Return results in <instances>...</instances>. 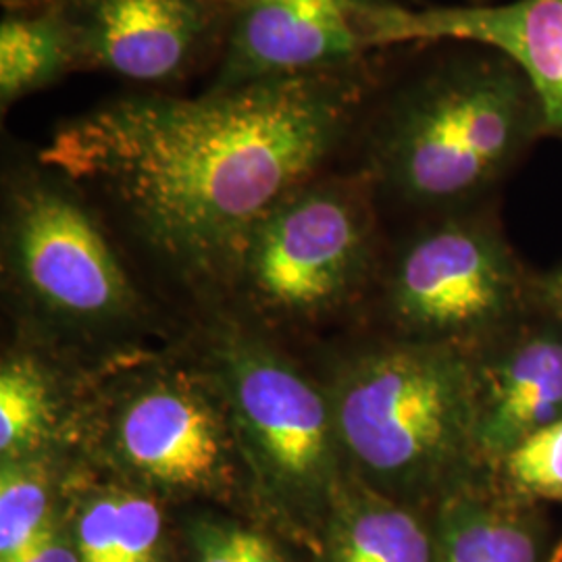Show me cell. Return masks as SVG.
Masks as SVG:
<instances>
[{
	"label": "cell",
	"mask_w": 562,
	"mask_h": 562,
	"mask_svg": "<svg viewBox=\"0 0 562 562\" xmlns=\"http://www.w3.org/2000/svg\"><path fill=\"white\" fill-rule=\"evenodd\" d=\"M162 515L153 498L120 492L115 562H159Z\"/></svg>",
	"instance_id": "obj_19"
},
{
	"label": "cell",
	"mask_w": 562,
	"mask_h": 562,
	"mask_svg": "<svg viewBox=\"0 0 562 562\" xmlns=\"http://www.w3.org/2000/svg\"><path fill=\"white\" fill-rule=\"evenodd\" d=\"M317 562H436V536L411 504L352 475L331 498Z\"/></svg>",
	"instance_id": "obj_15"
},
{
	"label": "cell",
	"mask_w": 562,
	"mask_h": 562,
	"mask_svg": "<svg viewBox=\"0 0 562 562\" xmlns=\"http://www.w3.org/2000/svg\"><path fill=\"white\" fill-rule=\"evenodd\" d=\"M7 562H81L76 543L60 538L59 531L50 527L42 538L25 548L15 559Z\"/></svg>",
	"instance_id": "obj_21"
},
{
	"label": "cell",
	"mask_w": 562,
	"mask_h": 562,
	"mask_svg": "<svg viewBox=\"0 0 562 562\" xmlns=\"http://www.w3.org/2000/svg\"><path fill=\"white\" fill-rule=\"evenodd\" d=\"M120 461L142 482L167 492H206L227 471V443L213 406L190 387L157 383L121 411Z\"/></svg>",
	"instance_id": "obj_12"
},
{
	"label": "cell",
	"mask_w": 562,
	"mask_h": 562,
	"mask_svg": "<svg viewBox=\"0 0 562 562\" xmlns=\"http://www.w3.org/2000/svg\"><path fill=\"white\" fill-rule=\"evenodd\" d=\"M86 194L38 150L13 167L4 248L11 269L38 301L76 319H106L125 308L132 288Z\"/></svg>",
	"instance_id": "obj_7"
},
{
	"label": "cell",
	"mask_w": 562,
	"mask_h": 562,
	"mask_svg": "<svg viewBox=\"0 0 562 562\" xmlns=\"http://www.w3.org/2000/svg\"><path fill=\"white\" fill-rule=\"evenodd\" d=\"M542 138L521 69L492 48L446 42L398 59L350 148L378 199L431 217L482 206Z\"/></svg>",
	"instance_id": "obj_2"
},
{
	"label": "cell",
	"mask_w": 562,
	"mask_h": 562,
	"mask_svg": "<svg viewBox=\"0 0 562 562\" xmlns=\"http://www.w3.org/2000/svg\"><path fill=\"white\" fill-rule=\"evenodd\" d=\"M490 475L522 503L562 504V419L510 450Z\"/></svg>",
	"instance_id": "obj_18"
},
{
	"label": "cell",
	"mask_w": 562,
	"mask_h": 562,
	"mask_svg": "<svg viewBox=\"0 0 562 562\" xmlns=\"http://www.w3.org/2000/svg\"><path fill=\"white\" fill-rule=\"evenodd\" d=\"M53 423L50 387L34 362H7L0 371V454L23 459L44 440Z\"/></svg>",
	"instance_id": "obj_16"
},
{
	"label": "cell",
	"mask_w": 562,
	"mask_h": 562,
	"mask_svg": "<svg viewBox=\"0 0 562 562\" xmlns=\"http://www.w3.org/2000/svg\"><path fill=\"white\" fill-rule=\"evenodd\" d=\"M404 50L199 97L130 90L60 121L38 157L176 273L234 276L255 225L350 150Z\"/></svg>",
	"instance_id": "obj_1"
},
{
	"label": "cell",
	"mask_w": 562,
	"mask_h": 562,
	"mask_svg": "<svg viewBox=\"0 0 562 562\" xmlns=\"http://www.w3.org/2000/svg\"><path fill=\"white\" fill-rule=\"evenodd\" d=\"M533 299L540 311L562 322V262L543 273H536Z\"/></svg>",
	"instance_id": "obj_22"
},
{
	"label": "cell",
	"mask_w": 562,
	"mask_h": 562,
	"mask_svg": "<svg viewBox=\"0 0 562 562\" xmlns=\"http://www.w3.org/2000/svg\"><path fill=\"white\" fill-rule=\"evenodd\" d=\"M477 448L490 471L543 427L562 419V322L536 306L473 352Z\"/></svg>",
	"instance_id": "obj_10"
},
{
	"label": "cell",
	"mask_w": 562,
	"mask_h": 562,
	"mask_svg": "<svg viewBox=\"0 0 562 562\" xmlns=\"http://www.w3.org/2000/svg\"><path fill=\"white\" fill-rule=\"evenodd\" d=\"M240 531L241 527L229 522H194L190 540L196 562H241Z\"/></svg>",
	"instance_id": "obj_20"
},
{
	"label": "cell",
	"mask_w": 562,
	"mask_h": 562,
	"mask_svg": "<svg viewBox=\"0 0 562 562\" xmlns=\"http://www.w3.org/2000/svg\"><path fill=\"white\" fill-rule=\"evenodd\" d=\"M531 273L490 206L431 215L398 244L385 278L404 340L480 350L536 311Z\"/></svg>",
	"instance_id": "obj_4"
},
{
	"label": "cell",
	"mask_w": 562,
	"mask_h": 562,
	"mask_svg": "<svg viewBox=\"0 0 562 562\" xmlns=\"http://www.w3.org/2000/svg\"><path fill=\"white\" fill-rule=\"evenodd\" d=\"M375 201L361 171H323L255 225L234 276L285 313H311L348 299L378 259Z\"/></svg>",
	"instance_id": "obj_5"
},
{
	"label": "cell",
	"mask_w": 562,
	"mask_h": 562,
	"mask_svg": "<svg viewBox=\"0 0 562 562\" xmlns=\"http://www.w3.org/2000/svg\"><path fill=\"white\" fill-rule=\"evenodd\" d=\"M50 527V492L41 464L25 457L2 461L0 562L15 559Z\"/></svg>",
	"instance_id": "obj_17"
},
{
	"label": "cell",
	"mask_w": 562,
	"mask_h": 562,
	"mask_svg": "<svg viewBox=\"0 0 562 562\" xmlns=\"http://www.w3.org/2000/svg\"><path fill=\"white\" fill-rule=\"evenodd\" d=\"M464 2H475V4H480V2H492V0H464Z\"/></svg>",
	"instance_id": "obj_25"
},
{
	"label": "cell",
	"mask_w": 562,
	"mask_h": 562,
	"mask_svg": "<svg viewBox=\"0 0 562 562\" xmlns=\"http://www.w3.org/2000/svg\"><path fill=\"white\" fill-rule=\"evenodd\" d=\"M550 562H562V552H559V554H552V561Z\"/></svg>",
	"instance_id": "obj_24"
},
{
	"label": "cell",
	"mask_w": 562,
	"mask_h": 562,
	"mask_svg": "<svg viewBox=\"0 0 562 562\" xmlns=\"http://www.w3.org/2000/svg\"><path fill=\"white\" fill-rule=\"evenodd\" d=\"M241 562H283L278 550L267 538L255 531H240Z\"/></svg>",
	"instance_id": "obj_23"
},
{
	"label": "cell",
	"mask_w": 562,
	"mask_h": 562,
	"mask_svg": "<svg viewBox=\"0 0 562 562\" xmlns=\"http://www.w3.org/2000/svg\"><path fill=\"white\" fill-rule=\"evenodd\" d=\"M401 0H225L222 59L204 90L313 76L387 50Z\"/></svg>",
	"instance_id": "obj_8"
},
{
	"label": "cell",
	"mask_w": 562,
	"mask_h": 562,
	"mask_svg": "<svg viewBox=\"0 0 562 562\" xmlns=\"http://www.w3.org/2000/svg\"><path fill=\"white\" fill-rule=\"evenodd\" d=\"M222 373L241 448L265 496L296 521H325L344 459L329 396L255 341L225 346Z\"/></svg>",
	"instance_id": "obj_6"
},
{
	"label": "cell",
	"mask_w": 562,
	"mask_h": 562,
	"mask_svg": "<svg viewBox=\"0 0 562 562\" xmlns=\"http://www.w3.org/2000/svg\"><path fill=\"white\" fill-rule=\"evenodd\" d=\"M86 71L83 44L67 0L4 2L0 15V113Z\"/></svg>",
	"instance_id": "obj_14"
},
{
	"label": "cell",
	"mask_w": 562,
	"mask_h": 562,
	"mask_svg": "<svg viewBox=\"0 0 562 562\" xmlns=\"http://www.w3.org/2000/svg\"><path fill=\"white\" fill-rule=\"evenodd\" d=\"M477 44L521 69L542 106L546 136L562 142V0L402 4L396 44Z\"/></svg>",
	"instance_id": "obj_11"
},
{
	"label": "cell",
	"mask_w": 562,
	"mask_h": 562,
	"mask_svg": "<svg viewBox=\"0 0 562 562\" xmlns=\"http://www.w3.org/2000/svg\"><path fill=\"white\" fill-rule=\"evenodd\" d=\"M327 396L352 475L396 501H440L487 471L471 350L401 338L346 362Z\"/></svg>",
	"instance_id": "obj_3"
},
{
	"label": "cell",
	"mask_w": 562,
	"mask_h": 562,
	"mask_svg": "<svg viewBox=\"0 0 562 562\" xmlns=\"http://www.w3.org/2000/svg\"><path fill=\"white\" fill-rule=\"evenodd\" d=\"M436 562H546L538 504L506 494L490 471L443 494Z\"/></svg>",
	"instance_id": "obj_13"
},
{
	"label": "cell",
	"mask_w": 562,
	"mask_h": 562,
	"mask_svg": "<svg viewBox=\"0 0 562 562\" xmlns=\"http://www.w3.org/2000/svg\"><path fill=\"white\" fill-rule=\"evenodd\" d=\"M0 2L4 4V2H27V0H0Z\"/></svg>",
	"instance_id": "obj_26"
},
{
	"label": "cell",
	"mask_w": 562,
	"mask_h": 562,
	"mask_svg": "<svg viewBox=\"0 0 562 562\" xmlns=\"http://www.w3.org/2000/svg\"><path fill=\"white\" fill-rule=\"evenodd\" d=\"M80 27L86 71L140 92L180 94L222 59L225 0H67Z\"/></svg>",
	"instance_id": "obj_9"
}]
</instances>
